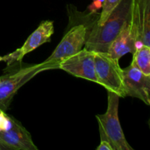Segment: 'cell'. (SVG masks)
I'll list each match as a JSON object with an SVG mask.
<instances>
[{"instance_id":"9a60e30c","label":"cell","mask_w":150,"mask_h":150,"mask_svg":"<svg viewBox=\"0 0 150 150\" xmlns=\"http://www.w3.org/2000/svg\"><path fill=\"white\" fill-rule=\"evenodd\" d=\"M0 150H10V148L8 147L7 146H6L4 143L1 142L0 140Z\"/></svg>"},{"instance_id":"9c48e42d","label":"cell","mask_w":150,"mask_h":150,"mask_svg":"<svg viewBox=\"0 0 150 150\" xmlns=\"http://www.w3.org/2000/svg\"><path fill=\"white\" fill-rule=\"evenodd\" d=\"M122 76L127 97L136 98L149 105L150 76L142 73L133 61L128 67L122 69Z\"/></svg>"},{"instance_id":"5bb4252c","label":"cell","mask_w":150,"mask_h":150,"mask_svg":"<svg viewBox=\"0 0 150 150\" xmlns=\"http://www.w3.org/2000/svg\"><path fill=\"white\" fill-rule=\"evenodd\" d=\"M96 150H113L111 144L107 141H100V144L96 148Z\"/></svg>"},{"instance_id":"e0dca14e","label":"cell","mask_w":150,"mask_h":150,"mask_svg":"<svg viewBox=\"0 0 150 150\" xmlns=\"http://www.w3.org/2000/svg\"><path fill=\"white\" fill-rule=\"evenodd\" d=\"M1 80H2V76H0V82H1Z\"/></svg>"},{"instance_id":"8992f818","label":"cell","mask_w":150,"mask_h":150,"mask_svg":"<svg viewBox=\"0 0 150 150\" xmlns=\"http://www.w3.org/2000/svg\"><path fill=\"white\" fill-rule=\"evenodd\" d=\"M54 32V21H42L38 27L29 35L21 48L4 56V62L7 63V67L11 66L13 63L21 62L26 54L33 51L42 44L51 42Z\"/></svg>"},{"instance_id":"7c38bea8","label":"cell","mask_w":150,"mask_h":150,"mask_svg":"<svg viewBox=\"0 0 150 150\" xmlns=\"http://www.w3.org/2000/svg\"><path fill=\"white\" fill-rule=\"evenodd\" d=\"M136 67L146 76H150V46L142 45L133 54V59Z\"/></svg>"},{"instance_id":"ba28073f","label":"cell","mask_w":150,"mask_h":150,"mask_svg":"<svg viewBox=\"0 0 150 150\" xmlns=\"http://www.w3.org/2000/svg\"><path fill=\"white\" fill-rule=\"evenodd\" d=\"M131 30L136 49L142 45L150 46V0H134Z\"/></svg>"},{"instance_id":"30bf717a","label":"cell","mask_w":150,"mask_h":150,"mask_svg":"<svg viewBox=\"0 0 150 150\" xmlns=\"http://www.w3.org/2000/svg\"><path fill=\"white\" fill-rule=\"evenodd\" d=\"M0 140L10 150H38L29 132L12 116L10 127L0 132Z\"/></svg>"},{"instance_id":"4fadbf2b","label":"cell","mask_w":150,"mask_h":150,"mask_svg":"<svg viewBox=\"0 0 150 150\" xmlns=\"http://www.w3.org/2000/svg\"><path fill=\"white\" fill-rule=\"evenodd\" d=\"M120 1V0H103L102 4V11L98 16L95 24L97 26L102 25L105 21L108 16L111 14L113 10L118 5Z\"/></svg>"},{"instance_id":"7a4b0ae2","label":"cell","mask_w":150,"mask_h":150,"mask_svg":"<svg viewBox=\"0 0 150 150\" xmlns=\"http://www.w3.org/2000/svg\"><path fill=\"white\" fill-rule=\"evenodd\" d=\"M54 69H59V64L45 60L39 64H28L21 67L14 73L8 71L3 75L0 82V110L7 111L18 89L35 76Z\"/></svg>"},{"instance_id":"277c9868","label":"cell","mask_w":150,"mask_h":150,"mask_svg":"<svg viewBox=\"0 0 150 150\" xmlns=\"http://www.w3.org/2000/svg\"><path fill=\"white\" fill-rule=\"evenodd\" d=\"M95 67L97 83L107 91L114 92L120 98L127 97L122 69L120 67L119 60L112 58L107 52H95Z\"/></svg>"},{"instance_id":"6da1fadb","label":"cell","mask_w":150,"mask_h":150,"mask_svg":"<svg viewBox=\"0 0 150 150\" xmlns=\"http://www.w3.org/2000/svg\"><path fill=\"white\" fill-rule=\"evenodd\" d=\"M134 0H120L105 21L100 26L94 24L86 30L84 48L94 52H107L124 25L131 20Z\"/></svg>"},{"instance_id":"2e32d148","label":"cell","mask_w":150,"mask_h":150,"mask_svg":"<svg viewBox=\"0 0 150 150\" xmlns=\"http://www.w3.org/2000/svg\"><path fill=\"white\" fill-rule=\"evenodd\" d=\"M2 61L4 62V57H1V56H0V62H2Z\"/></svg>"},{"instance_id":"3957f363","label":"cell","mask_w":150,"mask_h":150,"mask_svg":"<svg viewBox=\"0 0 150 150\" xmlns=\"http://www.w3.org/2000/svg\"><path fill=\"white\" fill-rule=\"evenodd\" d=\"M120 97L108 91V105L105 113L96 115L98 125L101 126L106 134L113 150H133L125 136L119 120Z\"/></svg>"},{"instance_id":"52a82bcc","label":"cell","mask_w":150,"mask_h":150,"mask_svg":"<svg viewBox=\"0 0 150 150\" xmlns=\"http://www.w3.org/2000/svg\"><path fill=\"white\" fill-rule=\"evenodd\" d=\"M59 69L78 78L97 83L95 52L82 48L79 52L61 62Z\"/></svg>"},{"instance_id":"8fae6325","label":"cell","mask_w":150,"mask_h":150,"mask_svg":"<svg viewBox=\"0 0 150 150\" xmlns=\"http://www.w3.org/2000/svg\"><path fill=\"white\" fill-rule=\"evenodd\" d=\"M136 49V42L131 30V20H130L111 42L107 53L112 58L120 60L128 53L133 54Z\"/></svg>"},{"instance_id":"5b68a950","label":"cell","mask_w":150,"mask_h":150,"mask_svg":"<svg viewBox=\"0 0 150 150\" xmlns=\"http://www.w3.org/2000/svg\"><path fill=\"white\" fill-rule=\"evenodd\" d=\"M86 40V26L83 23L73 26L64 35L51 56L45 60L59 64L61 62L79 52L84 46Z\"/></svg>"}]
</instances>
